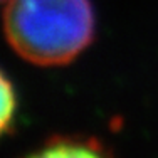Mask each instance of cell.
Segmentation results:
<instances>
[{
    "label": "cell",
    "mask_w": 158,
    "mask_h": 158,
    "mask_svg": "<svg viewBox=\"0 0 158 158\" xmlns=\"http://www.w3.org/2000/svg\"><path fill=\"white\" fill-rule=\"evenodd\" d=\"M27 158H110L94 143L86 141H54Z\"/></svg>",
    "instance_id": "2"
},
{
    "label": "cell",
    "mask_w": 158,
    "mask_h": 158,
    "mask_svg": "<svg viewBox=\"0 0 158 158\" xmlns=\"http://www.w3.org/2000/svg\"><path fill=\"white\" fill-rule=\"evenodd\" d=\"M5 35L25 61L62 66L79 56L94 34L89 0H9Z\"/></svg>",
    "instance_id": "1"
},
{
    "label": "cell",
    "mask_w": 158,
    "mask_h": 158,
    "mask_svg": "<svg viewBox=\"0 0 158 158\" xmlns=\"http://www.w3.org/2000/svg\"><path fill=\"white\" fill-rule=\"evenodd\" d=\"M14 108H15V98H14V91L10 82L7 77H2V131L9 128V123L12 119Z\"/></svg>",
    "instance_id": "3"
}]
</instances>
